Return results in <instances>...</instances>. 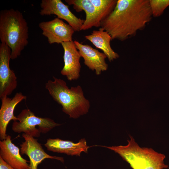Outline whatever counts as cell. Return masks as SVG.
<instances>
[{"mask_svg": "<svg viewBox=\"0 0 169 169\" xmlns=\"http://www.w3.org/2000/svg\"><path fill=\"white\" fill-rule=\"evenodd\" d=\"M38 26L42 31V34L47 38L50 44L73 40L74 30L69 24L57 17L51 21L41 22Z\"/></svg>", "mask_w": 169, "mask_h": 169, "instance_id": "cell-8", "label": "cell"}, {"mask_svg": "<svg viewBox=\"0 0 169 169\" xmlns=\"http://www.w3.org/2000/svg\"><path fill=\"white\" fill-rule=\"evenodd\" d=\"M40 6L41 15H55L58 18L67 21L75 32L81 31L84 20L76 16L61 0H42Z\"/></svg>", "mask_w": 169, "mask_h": 169, "instance_id": "cell-7", "label": "cell"}, {"mask_svg": "<svg viewBox=\"0 0 169 169\" xmlns=\"http://www.w3.org/2000/svg\"><path fill=\"white\" fill-rule=\"evenodd\" d=\"M149 3L152 17H154L161 16L169 6V0H149Z\"/></svg>", "mask_w": 169, "mask_h": 169, "instance_id": "cell-18", "label": "cell"}, {"mask_svg": "<svg viewBox=\"0 0 169 169\" xmlns=\"http://www.w3.org/2000/svg\"><path fill=\"white\" fill-rule=\"evenodd\" d=\"M17 117L18 120L13 122L12 130L18 133L23 132L34 137H38L41 133H46L61 125L49 118L36 116L28 109L23 110Z\"/></svg>", "mask_w": 169, "mask_h": 169, "instance_id": "cell-5", "label": "cell"}, {"mask_svg": "<svg viewBox=\"0 0 169 169\" xmlns=\"http://www.w3.org/2000/svg\"><path fill=\"white\" fill-rule=\"evenodd\" d=\"M126 145L100 146L110 149L119 155L132 169H165L168 165L164 162L166 156L151 148L141 147L133 137L129 135Z\"/></svg>", "mask_w": 169, "mask_h": 169, "instance_id": "cell-4", "label": "cell"}, {"mask_svg": "<svg viewBox=\"0 0 169 169\" xmlns=\"http://www.w3.org/2000/svg\"><path fill=\"white\" fill-rule=\"evenodd\" d=\"M27 98L26 96L21 92H18L13 98L8 96L3 98L0 109V139L3 140L7 136L6 131L7 125L11 120H18L17 116L14 115V111L16 105Z\"/></svg>", "mask_w": 169, "mask_h": 169, "instance_id": "cell-12", "label": "cell"}, {"mask_svg": "<svg viewBox=\"0 0 169 169\" xmlns=\"http://www.w3.org/2000/svg\"><path fill=\"white\" fill-rule=\"evenodd\" d=\"M28 28L22 13L11 8L0 13V40L10 49L11 59L19 56L28 44Z\"/></svg>", "mask_w": 169, "mask_h": 169, "instance_id": "cell-2", "label": "cell"}, {"mask_svg": "<svg viewBox=\"0 0 169 169\" xmlns=\"http://www.w3.org/2000/svg\"><path fill=\"white\" fill-rule=\"evenodd\" d=\"M0 156L15 169H30L28 161L21 156L20 149L12 143L10 135L0 141Z\"/></svg>", "mask_w": 169, "mask_h": 169, "instance_id": "cell-14", "label": "cell"}, {"mask_svg": "<svg viewBox=\"0 0 169 169\" xmlns=\"http://www.w3.org/2000/svg\"><path fill=\"white\" fill-rule=\"evenodd\" d=\"M85 37L97 48L102 50L110 62L119 57L118 54L111 47L110 42L112 39L110 35L102 28L98 30H93L91 34L86 35Z\"/></svg>", "mask_w": 169, "mask_h": 169, "instance_id": "cell-16", "label": "cell"}, {"mask_svg": "<svg viewBox=\"0 0 169 169\" xmlns=\"http://www.w3.org/2000/svg\"><path fill=\"white\" fill-rule=\"evenodd\" d=\"M53 79L48 81L45 87L54 100L61 105L63 111L74 119L86 114L90 104L85 97L81 86L69 88L63 80L54 76Z\"/></svg>", "mask_w": 169, "mask_h": 169, "instance_id": "cell-3", "label": "cell"}, {"mask_svg": "<svg viewBox=\"0 0 169 169\" xmlns=\"http://www.w3.org/2000/svg\"><path fill=\"white\" fill-rule=\"evenodd\" d=\"M44 145L49 151L72 156H80L83 152L87 153L90 148L84 138L81 139L76 143L59 138H49Z\"/></svg>", "mask_w": 169, "mask_h": 169, "instance_id": "cell-13", "label": "cell"}, {"mask_svg": "<svg viewBox=\"0 0 169 169\" xmlns=\"http://www.w3.org/2000/svg\"><path fill=\"white\" fill-rule=\"evenodd\" d=\"M0 169H15L5 161L0 156Z\"/></svg>", "mask_w": 169, "mask_h": 169, "instance_id": "cell-19", "label": "cell"}, {"mask_svg": "<svg viewBox=\"0 0 169 169\" xmlns=\"http://www.w3.org/2000/svg\"><path fill=\"white\" fill-rule=\"evenodd\" d=\"M95 6L101 22L108 17L114 9L117 0H90Z\"/></svg>", "mask_w": 169, "mask_h": 169, "instance_id": "cell-17", "label": "cell"}, {"mask_svg": "<svg viewBox=\"0 0 169 169\" xmlns=\"http://www.w3.org/2000/svg\"><path fill=\"white\" fill-rule=\"evenodd\" d=\"M24 140L20 145V152L22 155H27L30 160V169H37L38 165L46 159H55L63 163V157L50 155L46 153L37 139L33 136L23 133Z\"/></svg>", "mask_w": 169, "mask_h": 169, "instance_id": "cell-9", "label": "cell"}, {"mask_svg": "<svg viewBox=\"0 0 169 169\" xmlns=\"http://www.w3.org/2000/svg\"><path fill=\"white\" fill-rule=\"evenodd\" d=\"M65 2L69 5H73L76 12H85L86 18L81 30H88L93 27H100L98 13L90 0H65Z\"/></svg>", "mask_w": 169, "mask_h": 169, "instance_id": "cell-15", "label": "cell"}, {"mask_svg": "<svg viewBox=\"0 0 169 169\" xmlns=\"http://www.w3.org/2000/svg\"><path fill=\"white\" fill-rule=\"evenodd\" d=\"M61 44L64 50V65L61 74L69 80H77L80 77L81 56L73 40Z\"/></svg>", "mask_w": 169, "mask_h": 169, "instance_id": "cell-10", "label": "cell"}, {"mask_svg": "<svg viewBox=\"0 0 169 169\" xmlns=\"http://www.w3.org/2000/svg\"><path fill=\"white\" fill-rule=\"evenodd\" d=\"M152 17L149 0H118L112 12L100 25L112 40L123 41L144 29Z\"/></svg>", "mask_w": 169, "mask_h": 169, "instance_id": "cell-1", "label": "cell"}, {"mask_svg": "<svg viewBox=\"0 0 169 169\" xmlns=\"http://www.w3.org/2000/svg\"><path fill=\"white\" fill-rule=\"evenodd\" d=\"M74 43L81 56L84 59V63L89 69L95 70L97 75L100 74L102 72L106 71L108 65L105 59L106 56L88 44H83L77 41Z\"/></svg>", "mask_w": 169, "mask_h": 169, "instance_id": "cell-11", "label": "cell"}, {"mask_svg": "<svg viewBox=\"0 0 169 169\" xmlns=\"http://www.w3.org/2000/svg\"><path fill=\"white\" fill-rule=\"evenodd\" d=\"M11 51L4 43L0 44V98L10 95L17 86V78L9 67Z\"/></svg>", "mask_w": 169, "mask_h": 169, "instance_id": "cell-6", "label": "cell"}, {"mask_svg": "<svg viewBox=\"0 0 169 169\" xmlns=\"http://www.w3.org/2000/svg\"></svg>", "mask_w": 169, "mask_h": 169, "instance_id": "cell-20", "label": "cell"}]
</instances>
